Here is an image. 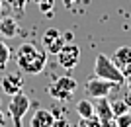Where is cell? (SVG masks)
<instances>
[{"instance_id": "1", "label": "cell", "mask_w": 131, "mask_h": 127, "mask_svg": "<svg viewBox=\"0 0 131 127\" xmlns=\"http://www.w3.org/2000/svg\"><path fill=\"white\" fill-rule=\"evenodd\" d=\"M16 61L18 66L27 74H39L47 66V51L39 49L35 43H22L16 51Z\"/></svg>"}, {"instance_id": "2", "label": "cell", "mask_w": 131, "mask_h": 127, "mask_svg": "<svg viewBox=\"0 0 131 127\" xmlns=\"http://www.w3.org/2000/svg\"><path fill=\"white\" fill-rule=\"evenodd\" d=\"M94 74L100 76V78H106V80H110V82H115V84H123V82H125V76L121 74V71L117 68V65H115L110 57L102 55V53L96 57V63H94Z\"/></svg>"}, {"instance_id": "3", "label": "cell", "mask_w": 131, "mask_h": 127, "mask_svg": "<svg viewBox=\"0 0 131 127\" xmlns=\"http://www.w3.org/2000/svg\"><path fill=\"white\" fill-rule=\"evenodd\" d=\"M29 110V98H27L24 92H18V94L10 96V102H8V113H10V119L14 123V127H22L24 125V116Z\"/></svg>"}, {"instance_id": "4", "label": "cell", "mask_w": 131, "mask_h": 127, "mask_svg": "<svg viewBox=\"0 0 131 127\" xmlns=\"http://www.w3.org/2000/svg\"><path fill=\"white\" fill-rule=\"evenodd\" d=\"M74 92H77V80L72 76H61V78H57L53 84H49V94H51V98H55V100L67 102V100L72 98Z\"/></svg>"}, {"instance_id": "5", "label": "cell", "mask_w": 131, "mask_h": 127, "mask_svg": "<svg viewBox=\"0 0 131 127\" xmlns=\"http://www.w3.org/2000/svg\"><path fill=\"white\" fill-rule=\"evenodd\" d=\"M78 61H80V47L74 43H65L57 53V63L65 71H72L78 65Z\"/></svg>"}, {"instance_id": "6", "label": "cell", "mask_w": 131, "mask_h": 127, "mask_svg": "<svg viewBox=\"0 0 131 127\" xmlns=\"http://www.w3.org/2000/svg\"><path fill=\"white\" fill-rule=\"evenodd\" d=\"M114 86H115V82H110L106 78L94 76V78H88L86 80L84 90H86L88 98H104V96H110V92L114 90Z\"/></svg>"}, {"instance_id": "7", "label": "cell", "mask_w": 131, "mask_h": 127, "mask_svg": "<svg viewBox=\"0 0 131 127\" xmlns=\"http://www.w3.org/2000/svg\"><path fill=\"white\" fill-rule=\"evenodd\" d=\"M41 43H43V49L47 51V53L57 55L61 51V47L67 43V39L57 28H49V29H45L43 35H41Z\"/></svg>"}, {"instance_id": "8", "label": "cell", "mask_w": 131, "mask_h": 127, "mask_svg": "<svg viewBox=\"0 0 131 127\" xmlns=\"http://www.w3.org/2000/svg\"><path fill=\"white\" fill-rule=\"evenodd\" d=\"M0 88L8 96H14V94H18V92H22V88H24L22 74H20V72H8V74H4L2 80H0Z\"/></svg>"}, {"instance_id": "9", "label": "cell", "mask_w": 131, "mask_h": 127, "mask_svg": "<svg viewBox=\"0 0 131 127\" xmlns=\"http://www.w3.org/2000/svg\"><path fill=\"white\" fill-rule=\"evenodd\" d=\"M94 113L98 117L100 121H104V119H114V110H112V102L108 100V96L104 98H96L94 102Z\"/></svg>"}, {"instance_id": "10", "label": "cell", "mask_w": 131, "mask_h": 127, "mask_svg": "<svg viewBox=\"0 0 131 127\" xmlns=\"http://www.w3.org/2000/svg\"><path fill=\"white\" fill-rule=\"evenodd\" d=\"M53 121H55L53 111H49V110H37L31 116L29 125H31V127H51V125H53Z\"/></svg>"}, {"instance_id": "11", "label": "cell", "mask_w": 131, "mask_h": 127, "mask_svg": "<svg viewBox=\"0 0 131 127\" xmlns=\"http://www.w3.org/2000/svg\"><path fill=\"white\" fill-rule=\"evenodd\" d=\"M112 61L117 65V68L123 65H131V47L123 45V47H117L114 51V57H112Z\"/></svg>"}, {"instance_id": "12", "label": "cell", "mask_w": 131, "mask_h": 127, "mask_svg": "<svg viewBox=\"0 0 131 127\" xmlns=\"http://www.w3.org/2000/svg\"><path fill=\"white\" fill-rule=\"evenodd\" d=\"M0 33H2L4 37H14L18 33V22L14 18H4V20H0Z\"/></svg>"}, {"instance_id": "13", "label": "cell", "mask_w": 131, "mask_h": 127, "mask_svg": "<svg viewBox=\"0 0 131 127\" xmlns=\"http://www.w3.org/2000/svg\"><path fill=\"white\" fill-rule=\"evenodd\" d=\"M77 113L80 117H94L96 113H94V104L90 102V100L82 98L77 102Z\"/></svg>"}, {"instance_id": "14", "label": "cell", "mask_w": 131, "mask_h": 127, "mask_svg": "<svg viewBox=\"0 0 131 127\" xmlns=\"http://www.w3.org/2000/svg\"><path fill=\"white\" fill-rule=\"evenodd\" d=\"M112 110H114V116H121L131 110V104L127 100H115V102H112Z\"/></svg>"}, {"instance_id": "15", "label": "cell", "mask_w": 131, "mask_h": 127, "mask_svg": "<svg viewBox=\"0 0 131 127\" xmlns=\"http://www.w3.org/2000/svg\"><path fill=\"white\" fill-rule=\"evenodd\" d=\"M10 55H12V53H10V47H8L6 43H2V41H0V68L8 65Z\"/></svg>"}, {"instance_id": "16", "label": "cell", "mask_w": 131, "mask_h": 127, "mask_svg": "<svg viewBox=\"0 0 131 127\" xmlns=\"http://www.w3.org/2000/svg\"><path fill=\"white\" fill-rule=\"evenodd\" d=\"M77 127H100V119L96 116L94 117H80V121L77 123Z\"/></svg>"}, {"instance_id": "17", "label": "cell", "mask_w": 131, "mask_h": 127, "mask_svg": "<svg viewBox=\"0 0 131 127\" xmlns=\"http://www.w3.org/2000/svg\"><path fill=\"white\" fill-rule=\"evenodd\" d=\"M115 121L119 127H131V110L121 113V116H115Z\"/></svg>"}, {"instance_id": "18", "label": "cell", "mask_w": 131, "mask_h": 127, "mask_svg": "<svg viewBox=\"0 0 131 127\" xmlns=\"http://www.w3.org/2000/svg\"><path fill=\"white\" fill-rule=\"evenodd\" d=\"M39 6V10L41 12H47V14H51L53 12V6H55V0H35Z\"/></svg>"}, {"instance_id": "19", "label": "cell", "mask_w": 131, "mask_h": 127, "mask_svg": "<svg viewBox=\"0 0 131 127\" xmlns=\"http://www.w3.org/2000/svg\"><path fill=\"white\" fill-rule=\"evenodd\" d=\"M4 2L10 6V8H14V10H18V12H22L24 8H26V2H27V0H4Z\"/></svg>"}, {"instance_id": "20", "label": "cell", "mask_w": 131, "mask_h": 127, "mask_svg": "<svg viewBox=\"0 0 131 127\" xmlns=\"http://www.w3.org/2000/svg\"><path fill=\"white\" fill-rule=\"evenodd\" d=\"M51 127H72V125L67 121L65 117H59V119H55V121H53V125H51Z\"/></svg>"}, {"instance_id": "21", "label": "cell", "mask_w": 131, "mask_h": 127, "mask_svg": "<svg viewBox=\"0 0 131 127\" xmlns=\"http://www.w3.org/2000/svg\"><path fill=\"white\" fill-rule=\"evenodd\" d=\"M100 127H119V125H117V121H115V117H114V119H104V121H100Z\"/></svg>"}, {"instance_id": "22", "label": "cell", "mask_w": 131, "mask_h": 127, "mask_svg": "<svg viewBox=\"0 0 131 127\" xmlns=\"http://www.w3.org/2000/svg\"><path fill=\"white\" fill-rule=\"evenodd\" d=\"M119 71H121V74H123V76H129V74H131V65H123V66H119Z\"/></svg>"}, {"instance_id": "23", "label": "cell", "mask_w": 131, "mask_h": 127, "mask_svg": "<svg viewBox=\"0 0 131 127\" xmlns=\"http://www.w3.org/2000/svg\"><path fill=\"white\" fill-rule=\"evenodd\" d=\"M77 0H63V4H65V8H71L72 4H74Z\"/></svg>"}, {"instance_id": "24", "label": "cell", "mask_w": 131, "mask_h": 127, "mask_svg": "<svg viewBox=\"0 0 131 127\" xmlns=\"http://www.w3.org/2000/svg\"><path fill=\"white\" fill-rule=\"evenodd\" d=\"M125 86H127V90L131 92V74H129V76H125Z\"/></svg>"}, {"instance_id": "25", "label": "cell", "mask_w": 131, "mask_h": 127, "mask_svg": "<svg viewBox=\"0 0 131 127\" xmlns=\"http://www.w3.org/2000/svg\"><path fill=\"white\" fill-rule=\"evenodd\" d=\"M2 125H6V116L0 111V127H2Z\"/></svg>"}]
</instances>
